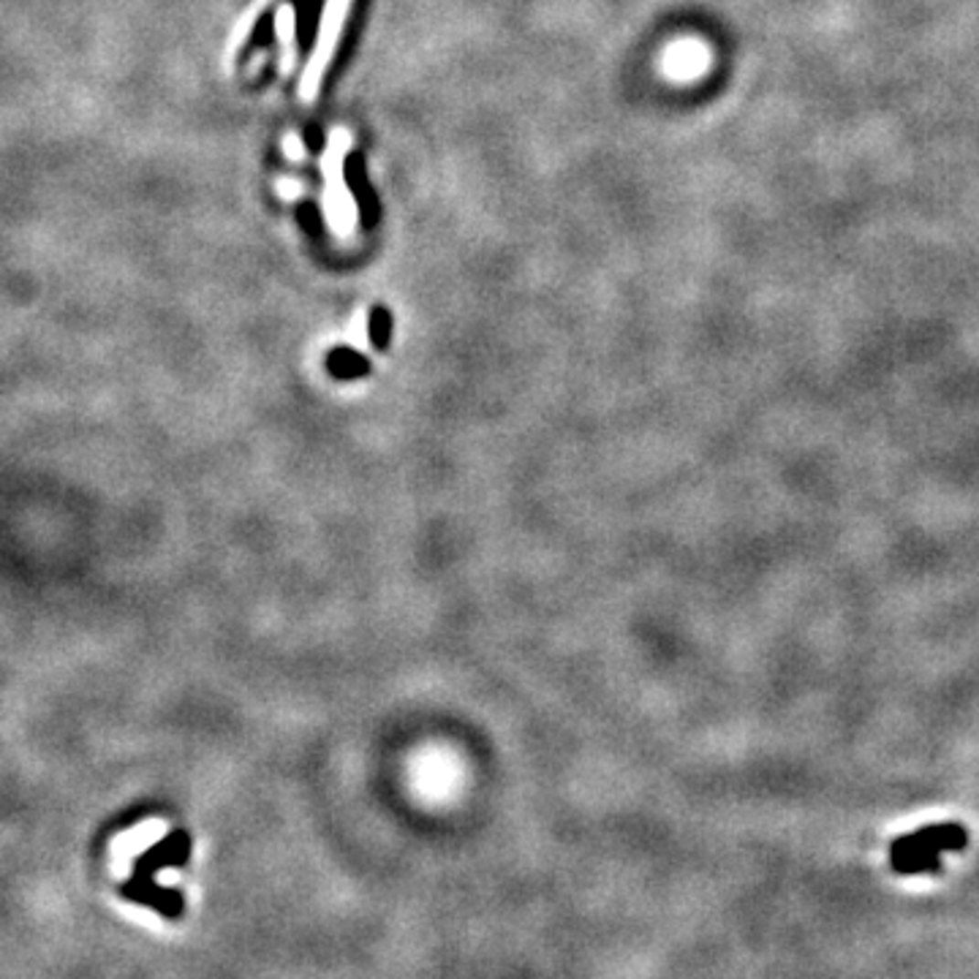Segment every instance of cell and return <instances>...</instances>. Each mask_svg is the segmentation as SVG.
Here are the masks:
<instances>
[{
    "instance_id": "6da1fadb",
    "label": "cell",
    "mask_w": 979,
    "mask_h": 979,
    "mask_svg": "<svg viewBox=\"0 0 979 979\" xmlns=\"http://www.w3.org/2000/svg\"><path fill=\"white\" fill-rule=\"evenodd\" d=\"M969 841V833L958 822L925 825L917 833L900 835L889 844V866L900 876H922L942 868V857L961 852Z\"/></svg>"
},
{
    "instance_id": "7a4b0ae2",
    "label": "cell",
    "mask_w": 979,
    "mask_h": 979,
    "mask_svg": "<svg viewBox=\"0 0 979 979\" xmlns=\"http://www.w3.org/2000/svg\"><path fill=\"white\" fill-rule=\"evenodd\" d=\"M351 147V133L337 128L329 139V150H326L322 169H325V213L329 226L335 234L346 237L354 231L356 223V205L351 199V191L343 183V155Z\"/></svg>"
},
{
    "instance_id": "3957f363",
    "label": "cell",
    "mask_w": 979,
    "mask_h": 979,
    "mask_svg": "<svg viewBox=\"0 0 979 979\" xmlns=\"http://www.w3.org/2000/svg\"><path fill=\"white\" fill-rule=\"evenodd\" d=\"M351 8V0H326L325 16H322V30H319V38H316V49H314V58L303 74V85H300V96L305 101H314L316 93H319V85H322V77H325L326 66L337 49V38L343 33V22H346V14Z\"/></svg>"
},
{
    "instance_id": "277c9868",
    "label": "cell",
    "mask_w": 979,
    "mask_h": 979,
    "mask_svg": "<svg viewBox=\"0 0 979 979\" xmlns=\"http://www.w3.org/2000/svg\"><path fill=\"white\" fill-rule=\"evenodd\" d=\"M186 857H188V835L186 833H175L164 844L153 846L144 857H139L136 868H139V876H150L153 868H158L164 863L177 866V863H186Z\"/></svg>"
},
{
    "instance_id": "5b68a950",
    "label": "cell",
    "mask_w": 979,
    "mask_h": 979,
    "mask_svg": "<svg viewBox=\"0 0 979 979\" xmlns=\"http://www.w3.org/2000/svg\"><path fill=\"white\" fill-rule=\"evenodd\" d=\"M294 8L286 3L278 8V16H275V36H278V47H281V60H278V69L281 74H289L294 69V60H297V44H294Z\"/></svg>"
},
{
    "instance_id": "8992f818",
    "label": "cell",
    "mask_w": 979,
    "mask_h": 979,
    "mask_svg": "<svg viewBox=\"0 0 979 979\" xmlns=\"http://www.w3.org/2000/svg\"><path fill=\"white\" fill-rule=\"evenodd\" d=\"M283 153H286L292 161H303V158H305V144H303V139H300L297 133H286V139H283Z\"/></svg>"
},
{
    "instance_id": "52a82bcc",
    "label": "cell",
    "mask_w": 979,
    "mask_h": 979,
    "mask_svg": "<svg viewBox=\"0 0 979 979\" xmlns=\"http://www.w3.org/2000/svg\"><path fill=\"white\" fill-rule=\"evenodd\" d=\"M278 194H281L283 199H297V197L303 194V183H297V180H281V183H278Z\"/></svg>"
}]
</instances>
